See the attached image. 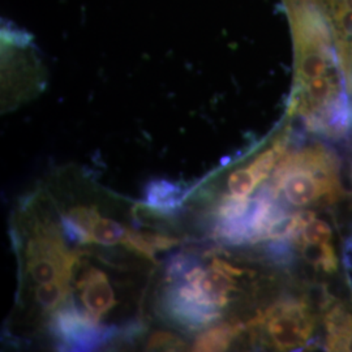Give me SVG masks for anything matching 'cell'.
<instances>
[{
	"label": "cell",
	"instance_id": "6",
	"mask_svg": "<svg viewBox=\"0 0 352 352\" xmlns=\"http://www.w3.org/2000/svg\"><path fill=\"white\" fill-rule=\"evenodd\" d=\"M245 270L221 258H214L210 267L197 264L184 274V280L195 289L202 302L223 308L239 292L238 278L245 276Z\"/></svg>",
	"mask_w": 352,
	"mask_h": 352
},
{
	"label": "cell",
	"instance_id": "2",
	"mask_svg": "<svg viewBox=\"0 0 352 352\" xmlns=\"http://www.w3.org/2000/svg\"><path fill=\"white\" fill-rule=\"evenodd\" d=\"M269 186L285 205L300 210L331 206L343 195L340 161L334 151L317 141L289 149L270 176Z\"/></svg>",
	"mask_w": 352,
	"mask_h": 352
},
{
	"label": "cell",
	"instance_id": "14",
	"mask_svg": "<svg viewBox=\"0 0 352 352\" xmlns=\"http://www.w3.org/2000/svg\"><path fill=\"white\" fill-rule=\"evenodd\" d=\"M264 183L250 164L231 171L230 175L227 176L228 196L236 199H250L254 190H257Z\"/></svg>",
	"mask_w": 352,
	"mask_h": 352
},
{
	"label": "cell",
	"instance_id": "4",
	"mask_svg": "<svg viewBox=\"0 0 352 352\" xmlns=\"http://www.w3.org/2000/svg\"><path fill=\"white\" fill-rule=\"evenodd\" d=\"M78 261L77 254L64 243L59 227L50 221L36 219L26 241V276L34 283H69Z\"/></svg>",
	"mask_w": 352,
	"mask_h": 352
},
{
	"label": "cell",
	"instance_id": "10",
	"mask_svg": "<svg viewBox=\"0 0 352 352\" xmlns=\"http://www.w3.org/2000/svg\"><path fill=\"white\" fill-rule=\"evenodd\" d=\"M144 196L148 206L161 213H171L183 201V189L170 180H151Z\"/></svg>",
	"mask_w": 352,
	"mask_h": 352
},
{
	"label": "cell",
	"instance_id": "7",
	"mask_svg": "<svg viewBox=\"0 0 352 352\" xmlns=\"http://www.w3.org/2000/svg\"><path fill=\"white\" fill-rule=\"evenodd\" d=\"M162 309L174 324L187 330H200L221 318L217 307L202 302L195 289L184 280L166 289L162 298Z\"/></svg>",
	"mask_w": 352,
	"mask_h": 352
},
{
	"label": "cell",
	"instance_id": "8",
	"mask_svg": "<svg viewBox=\"0 0 352 352\" xmlns=\"http://www.w3.org/2000/svg\"><path fill=\"white\" fill-rule=\"evenodd\" d=\"M321 325L330 351H352V304L325 294L320 305Z\"/></svg>",
	"mask_w": 352,
	"mask_h": 352
},
{
	"label": "cell",
	"instance_id": "13",
	"mask_svg": "<svg viewBox=\"0 0 352 352\" xmlns=\"http://www.w3.org/2000/svg\"><path fill=\"white\" fill-rule=\"evenodd\" d=\"M87 231L90 238V243L107 245V247L116 245V244H124L126 236L129 234V230H126L123 225L110 218H103L98 212H96L93 215Z\"/></svg>",
	"mask_w": 352,
	"mask_h": 352
},
{
	"label": "cell",
	"instance_id": "12",
	"mask_svg": "<svg viewBox=\"0 0 352 352\" xmlns=\"http://www.w3.org/2000/svg\"><path fill=\"white\" fill-rule=\"evenodd\" d=\"M245 331V324H223L206 329L192 346L193 351H225L232 340Z\"/></svg>",
	"mask_w": 352,
	"mask_h": 352
},
{
	"label": "cell",
	"instance_id": "16",
	"mask_svg": "<svg viewBox=\"0 0 352 352\" xmlns=\"http://www.w3.org/2000/svg\"><path fill=\"white\" fill-rule=\"evenodd\" d=\"M182 347H184V343L174 334L166 333V331H157L151 334V340L148 343V350H153V351L155 350L171 351Z\"/></svg>",
	"mask_w": 352,
	"mask_h": 352
},
{
	"label": "cell",
	"instance_id": "5",
	"mask_svg": "<svg viewBox=\"0 0 352 352\" xmlns=\"http://www.w3.org/2000/svg\"><path fill=\"white\" fill-rule=\"evenodd\" d=\"M98 322L74 302L63 304L51 318L50 331L67 350L89 351L101 347L120 334L116 327H101Z\"/></svg>",
	"mask_w": 352,
	"mask_h": 352
},
{
	"label": "cell",
	"instance_id": "15",
	"mask_svg": "<svg viewBox=\"0 0 352 352\" xmlns=\"http://www.w3.org/2000/svg\"><path fill=\"white\" fill-rule=\"evenodd\" d=\"M69 291H71L69 283L51 282V283L39 285L34 291V296L38 305L43 311L49 312V311H55L56 308H60L63 304H65Z\"/></svg>",
	"mask_w": 352,
	"mask_h": 352
},
{
	"label": "cell",
	"instance_id": "1",
	"mask_svg": "<svg viewBox=\"0 0 352 352\" xmlns=\"http://www.w3.org/2000/svg\"><path fill=\"white\" fill-rule=\"evenodd\" d=\"M294 110L317 136L340 140L352 126V100L340 50L327 19L302 7Z\"/></svg>",
	"mask_w": 352,
	"mask_h": 352
},
{
	"label": "cell",
	"instance_id": "11",
	"mask_svg": "<svg viewBox=\"0 0 352 352\" xmlns=\"http://www.w3.org/2000/svg\"><path fill=\"white\" fill-rule=\"evenodd\" d=\"M177 243L179 240L175 238L160 232L129 231L123 245L132 253H136L146 260L154 261V257L158 252L167 251Z\"/></svg>",
	"mask_w": 352,
	"mask_h": 352
},
{
	"label": "cell",
	"instance_id": "3",
	"mask_svg": "<svg viewBox=\"0 0 352 352\" xmlns=\"http://www.w3.org/2000/svg\"><path fill=\"white\" fill-rule=\"evenodd\" d=\"M320 324V307L317 312L307 298L289 296L258 312L245 322V330L276 350L292 351L309 347Z\"/></svg>",
	"mask_w": 352,
	"mask_h": 352
},
{
	"label": "cell",
	"instance_id": "9",
	"mask_svg": "<svg viewBox=\"0 0 352 352\" xmlns=\"http://www.w3.org/2000/svg\"><path fill=\"white\" fill-rule=\"evenodd\" d=\"M77 287L85 311L97 321L116 305L115 292L107 274L94 266H90L88 272L82 274Z\"/></svg>",
	"mask_w": 352,
	"mask_h": 352
}]
</instances>
